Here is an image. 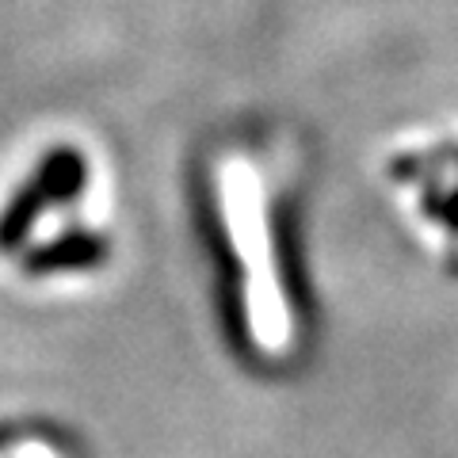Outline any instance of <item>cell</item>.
Masks as SVG:
<instances>
[{"mask_svg":"<svg viewBox=\"0 0 458 458\" xmlns=\"http://www.w3.org/2000/svg\"><path fill=\"white\" fill-rule=\"evenodd\" d=\"M218 191L225 214V237L245 271V306L256 348L279 355L291 344V310L279 283L276 252L267 225V191L264 176L249 157H225L218 168Z\"/></svg>","mask_w":458,"mask_h":458,"instance_id":"cell-1","label":"cell"}]
</instances>
